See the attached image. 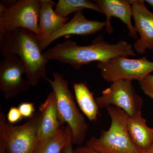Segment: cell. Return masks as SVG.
Returning a JSON list of instances; mask_svg holds the SVG:
<instances>
[{"instance_id": "obj_1", "label": "cell", "mask_w": 153, "mask_h": 153, "mask_svg": "<svg viewBox=\"0 0 153 153\" xmlns=\"http://www.w3.org/2000/svg\"><path fill=\"white\" fill-rule=\"evenodd\" d=\"M48 61L55 60L70 65L76 70L93 62H105L117 57L136 55L133 46L124 40L110 44L100 35L89 45L80 46L68 39L43 53Z\"/></svg>"}, {"instance_id": "obj_2", "label": "cell", "mask_w": 153, "mask_h": 153, "mask_svg": "<svg viewBox=\"0 0 153 153\" xmlns=\"http://www.w3.org/2000/svg\"><path fill=\"white\" fill-rule=\"evenodd\" d=\"M0 49L4 58L16 55L24 62L27 80L30 86H36L41 79H48V60L43 55L39 37L30 30L19 28L0 34Z\"/></svg>"}, {"instance_id": "obj_3", "label": "cell", "mask_w": 153, "mask_h": 153, "mask_svg": "<svg viewBox=\"0 0 153 153\" xmlns=\"http://www.w3.org/2000/svg\"><path fill=\"white\" fill-rule=\"evenodd\" d=\"M106 109L111 119L109 129L102 131L98 137H91L85 146L102 153H145L132 140L128 129V115L114 106Z\"/></svg>"}, {"instance_id": "obj_4", "label": "cell", "mask_w": 153, "mask_h": 153, "mask_svg": "<svg viewBox=\"0 0 153 153\" xmlns=\"http://www.w3.org/2000/svg\"><path fill=\"white\" fill-rule=\"evenodd\" d=\"M52 75L53 80L48 78L47 80L55 93L59 117L63 123H66L71 129L72 144L80 146L86 138L88 125L76 106L67 80L58 72H53Z\"/></svg>"}, {"instance_id": "obj_5", "label": "cell", "mask_w": 153, "mask_h": 153, "mask_svg": "<svg viewBox=\"0 0 153 153\" xmlns=\"http://www.w3.org/2000/svg\"><path fill=\"white\" fill-rule=\"evenodd\" d=\"M42 115L38 111L25 123L15 126L7 123L0 111V142L7 153H34L38 143Z\"/></svg>"}, {"instance_id": "obj_6", "label": "cell", "mask_w": 153, "mask_h": 153, "mask_svg": "<svg viewBox=\"0 0 153 153\" xmlns=\"http://www.w3.org/2000/svg\"><path fill=\"white\" fill-rule=\"evenodd\" d=\"M41 0H19L7 5L0 4V34L19 28L39 36L38 19Z\"/></svg>"}, {"instance_id": "obj_7", "label": "cell", "mask_w": 153, "mask_h": 153, "mask_svg": "<svg viewBox=\"0 0 153 153\" xmlns=\"http://www.w3.org/2000/svg\"><path fill=\"white\" fill-rule=\"evenodd\" d=\"M96 66L103 79L111 83L120 80L139 82L153 72V62L146 56L139 59L120 56L97 63Z\"/></svg>"}, {"instance_id": "obj_8", "label": "cell", "mask_w": 153, "mask_h": 153, "mask_svg": "<svg viewBox=\"0 0 153 153\" xmlns=\"http://www.w3.org/2000/svg\"><path fill=\"white\" fill-rule=\"evenodd\" d=\"M99 108L114 106L122 110L130 117L142 112L143 100L137 93L132 81L120 80L111 83L96 98Z\"/></svg>"}, {"instance_id": "obj_9", "label": "cell", "mask_w": 153, "mask_h": 153, "mask_svg": "<svg viewBox=\"0 0 153 153\" xmlns=\"http://www.w3.org/2000/svg\"><path fill=\"white\" fill-rule=\"evenodd\" d=\"M25 64L16 55L4 58L0 62V90L6 100L14 98L19 93L29 89Z\"/></svg>"}, {"instance_id": "obj_10", "label": "cell", "mask_w": 153, "mask_h": 153, "mask_svg": "<svg viewBox=\"0 0 153 153\" xmlns=\"http://www.w3.org/2000/svg\"><path fill=\"white\" fill-rule=\"evenodd\" d=\"M132 7L134 27L140 38L134 43L135 52L144 54L153 50V13L148 10L145 1H129Z\"/></svg>"}, {"instance_id": "obj_11", "label": "cell", "mask_w": 153, "mask_h": 153, "mask_svg": "<svg viewBox=\"0 0 153 153\" xmlns=\"http://www.w3.org/2000/svg\"><path fill=\"white\" fill-rule=\"evenodd\" d=\"M105 22L91 21L86 19L82 11L74 13V17L60 29L52 33L47 39L41 40L39 38V45L41 51L58 38L74 35L85 36L94 35L106 27Z\"/></svg>"}, {"instance_id": "obj_12", "label": "cell", "mask_w": 153, "mask_h": 153, "mask_svg": "<svg viewBox=\"0 0 153 153\" xmlns=\"http://www.w3.org/2000/svg\"><path fill=\"white\" fill-rule=\"evenodd\" d=\"M93 2L97 4L106 17L105 31L112 34L114 29L111 23L112 17L118 18L126 26L129 36L137 39V33L134 26L132 23L133 11L129 1L126 0H95Z\"/></svg>"}, {"instance_id": "obj_13", "label": "cell", "mask_w": 153, "mask_h": 153, "mask_svg": "<svg viewBox=\"0 0 153 153\" xmlns=\"http://www.w3.org/2000/svg\"><path fill=\"white\" fill-rule=\"evenodd\" d=\"M39 111L42 115V119L37 146L52 137L56 133L60 127L65 125L59 117L56 96L53 91L49 94L46 100L40 105Z\"/></svg>"}, {"instance_id": "obj_14", "label": "cell", "mask_w": 153, "mask_h": 153, "mask_svg": "<svg viewBox=\"0 0 153 153\" xmlns=\"http://www.w3.org/2000/svg\"><path fill=\"white\" fill-rule=\"evenodd\" d=\"M56 4L51 0H41L38 19L39 39H47L68 22L69 18H63L53 10Z\"/></svg>"}, {"instance_id": "obj_15", "label": "cell", "mask_w": 153, "mask_h": 153, "mask_svg": "<svg viewBox=\"0 0 153 153\" xmlns=\"http://www.w3.org/2000/svg\"><path fill=\"white\" fill-rule=\"evenodd\" d=\"M128 129L132 140L137 147L146 150L153 143V128L148 126L142 112L129 117Z\"/></svg>"}, {"instance_id": "obj_16", "label": "cell", "mask_w": 153, "mask_h": 153, "mask_svg": "<svg viewBox=\"0 0 153 153\" xmlns=\"http://www.w3.org/2000/svg\"><path fill=\"white\" fill-rule=\"evenodd\" d=\"M73 87L76 102L82 113L90 122H97L99 107L93 93L85 82H75Z\"/></svg>"}, {"instance_id": "obj_17", "label": "cell", "mask_w": 153, "mask_h": 153, "mask_svg": "<svg viewBox=\"0 0 153 153\" xmlns=\"http://www.w3.org/2000/svg\"><path fill=\"white\" fill-rule=\"evenodd\" d=\"M71 142V129L67 125H63L52 137L38 144L34 153H61Z\"/></svg>"}, {"instance_id": "obj_18", "label": "cell", "mask_w": 153, "mask_h": 153, "mask_svg": "<svg viewBox=\"0 0 153 153\" xmlns=\"http://www.w3.org/2000/svg\"><path fill=\"white\" fill-rule=\"evenodd\" d=\"M85 9H90L102 13V10L93 1L86 0H59L56 4L55 13L63 18Z\"/></svg>"}, {"instance_id": "obj_19", "label": "cell", "mask_w": 153, "mask_h": 153, "mask_svg": "<svg viewBox=\"0 0 153 153\" xmlns=\"http://www.w3.org/2000/svg\"><path fill=\"white\" fill-rule=\"evenodd\" d=\"M139 83L144 94L153 100V74H149Z\"/></svg>"}, {"instance_id": "obj_20", "label": "cell", "mask_w": 153, "mask_h": 153, "mask_svg": "<svg viewBox=\"0 0 153 153\" xmlns=\"http://www.w3.org/2000/svg\"><path fill=\"white\" fill-rule=\"evenodd\" d=\"M18 108L23 117L30 118L35 113V106L33 102H23L19 105Z\"/></svg>"}, {"instance_id": "obj_21", "label": "cell", "mask_w": 153, "mask_h": 153, "mask_svg": "<svg viewBox=\"0 0 153 153\" xmlns=\"http://www.w3.org/2000/svg\"><path fill=\"white\" fill-rule=\"evenodd\" d=\"M7 117L10 123L12 124L18 122L23 118L18 107L14 106L11 107L10 108Z\"/></svg>"}, {"instance_id": "obj_22", "label": "cell", "mask_w": 153, "mask_h": 153, "mask_svg": "<svg viewBox=\"0 0 153 153\" xmlns=\"http://www.w3.org/2000/svg\"><path fill=\"white\" fill-rule=\"evenodd\" d=\"M74 153H102L87 146H79L74 149Z\"/></svg>"}, {"instance_id": "obj_23", "label": "cell", "mask_w": 153, "mask_h": 153, "mask_svg": "<svg viewBox=\"0 0 153 153\" xmlns=\"http://www.w3.org/2000/svg\"><path fill=\"white\" fill-rule=\"evenodd\" d=\"M72 142L69 143L67 146L64 148L61 153H74V149L72 146Z\"/></svg>"}, {"instance_id": "obj_24", "label": "cell", "mask_w": 153, "mask_h": 153, "mask_svg": "<svg viewBox=\"0 0 153 153\" xmlns=\"http://www.w3.org/2000/svg\"><path fill=\"white\" fill-rule=\"evenodd\" d=\"M0 153H7L6 152L4 145L1 142H0Z\"/></svg>"}, {"instance_id": "obj_25", "label": "cell", "mask_w": 153, "mask_h": 153, "mask_svg": "<svg viewBox=\"0 0 153 153\" xmlns=\"http://www.w3.org/2000/svg\"><path fill=\"white\" fill-rule=\"evenodd\" d=\"M145 153H153V143L150 147L146 150H145Z\"/></svg>"}, {"instance_id": "obj_26", "label": "cell", "mask_w": 153, "mask_h": 153, "mask_svg": "<svg viewBox=\"0 0 153 153\" xmlns=\"http://www.w3.org/2000/svg\"><path fill=\"white\" fill-rule=\"evenodd\" d=\"M145 1V2L148 3L153 8V0H146Z\"/></svg>"}]
</instances>
